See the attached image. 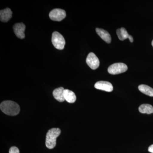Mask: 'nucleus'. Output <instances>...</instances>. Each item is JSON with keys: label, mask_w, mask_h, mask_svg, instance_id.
I'll return each mask as SVG.
<instances>
[{"label": "nucleus", "mask_w": 153, "mask_h": 153, "mask_svg": "<svg viewBox=\"0 0 153 153\" xmlns=\"http://www.w3.org/2000/svg\"><path fill=\"white\" fill-rule=\"evenodd\" d=\"M86 62L88 65L93 70H95L99 66L100 61L98 58L93 52L89 53L86 58Z\"/></svg>", "instance_id": "nucleus-6"}, {"label": "nucleus", "mask_w": 153, "mask_h": 153, "mask_svg": "<svg viewBox=\"0 0 153 153\" xmlns=\"http://www.w3.org/2000/svg\"><path fill=\"white\" fill-rule=\"evenodd\" d=\"M0 108L3 113L10 116H16L20 112V106L18 103L11 100H6L1 103Z\"/></svg>", "instance_id": "nucleus-1"}, {"label": "nucleus", "mask_w": 153, "mask_h": 153, "mask_svg": "<svg viewBox=\"0 0 153 153\" xmlns=\"http://www.w3.org/2000/svg\"><path fill=\"white\" fill-rule=\"evenodd\" d=\"M128 70V66L125 63H115L108 67V71L109 74H117L126 72Z\"/></svg>", "instance_id": "nucleus-4"}, {"label": "nucleus", "mask_w": 153, "mask_h": 153, "mask_svg": "<svg viewBox=\"0 0 153 153\" xmlns=\"http://www.w3.org/2000/svg\"><path fill=\"white\" fill-rule=\"evenodd\" d=\"M116 33L120 41H124L127 38H129L130 36V35H129L126 30L123 27L118 29L117 30Z\"/></svg>", "instance_id": "nucleus-13"}, {"label": "nucleus", "mask_w": 153, "mask_h": 153, "mask_svg": "<svg viewBox=\"0 0 153 153\" xmlns=\"http://www.w3.org/2000/svg\"><path fill=\"white\" fill-rule=\"evenodd\" d=\"M9 153H20L19 149L16 147H12L9 150Z\"/></svg>", "instance_id": "nucleus-16"}, {"label": "nucleus", "mask_w": 153, "mask_h": 153, "mask_svg": "<svg viewBox=\"0 0 153 153\" xmlns=\"http://www.w3.org/2000/svg\"><path fill=\"white\" fill-rule=\"evenodd\" d=\"M94 87L99 90L104 91L107 92H111L113 90L112 84L108 81H98L95 83Z\"/></svg>", "instance_id": "nucleus-8"}, {"label": "nucleus", "mask_w": 153, "mask_h": 153, "mask_svg": "<svg viewBox=\"0 0 153 153\" xmlns=\"http://www.w3.org/2000/svg\"><path fill=\"white\" fill-rule=\"evenodd\" d=\"M152 47H153V40L152 41Z\"/></svg>", "instance_id": "nucleus-19"}, {"label": "nucleus", "mask_w": 153, "mask_h": 153, "mask_svg": "<svg viewBox=\"0 0 153 153\" xmlns=\"http://www.w3.org/2000/svg\"><path fill=\"white\" fill-rule=\"evenodd\" d=\"M61 130L59 128H52L47 132L46 135V146L49 149L55 148L57 137L60 136Z\"/></svg>", "instance_id": "nucleus-2"}, {"label": "nucleus", "mask_w": 153, "mask_h": 153, "mask_svg": "<svg viewBox=\"0 0 153 153\" xmlns=\"http://www.w3.org/2000/svg\"><path fill=\"white\" fill-rule=\"evenodd\" d=\"M63 95H64L65 100L69 103H74L76 101V95L74 92L71 90L68 89H64Z\"/></svg>", "instance_id": "nucleus-11"}, {"label": "nucleus", "mask_w": 153, "mask_h": 153, "mask_svg": "<svg viewBox=\"0 0 153 153\" xmlns=\"http://www.w3.org/2000/svg\"><path fill=\"white\" fill-rule=\"evenodd\" d=\"M49 17L52 21L60 22L66 17L65 10L60 9H55L50 12Z\"/></svg>", "instance_id": "nucleus-5"}, {"label": "nucleus", "mask_w": 153, "mask_h": 153, "mask_svg": "<svg viewBox=\"0 0 153 153\" xmlns=\"http://www.w3.org/2000/svg\"><path fill=\"white\" fill-rule=\"evenodd\" d=\"M64 90V88L61 87L56 88L53 91V95L54 98L60 102H63L65 100L63 95Z\"/></svg>", "instance_id": "nucleus-12"}, {"label": "nucleus", "mask_w": 153, "mask_h": 153, "mask_svg": "<svg viewBox=\"0 0 153 153\" xmlns=\"http://www.w3.org/2000/svg\"><path fill=\"white\" fill-rule=\"evenodd\" d=\"M139 111L141 113L151 114L153 113V107L150 104H143L139 108Z\"/></svg>", "instance_id": "nucleus-15"}, {"label": "nucleus", "mask_w": 153, "mask_h": 153, "mask_svg": "<svg viewBox=\"0 0 153 153\" xmlns=\"http://www.w3.org/2000/svg\"><path fill=\"white\" fill-rule=\"evenodd\" d=\"M138 89L141 92L146 95L150 97H153V88L150 86L142 84L138 86Z\"/></svg>", "instance_id": "nucleus-14"}, {"label": "nucleus", "mask_w": 153, "mask_h": 153, "mask_svg": "<svg viewBox=\"0 0 153 153\" xmlns=\"http://www.w3.org/2000/svg\"><path fill=\"white\" fill-rule=\"evenodd\" d=\"M96 33L103 40L108 44H110L111 41V36L107 31L103 29L97 28L96 29Z\"/></svg>", "instance_id": "nucleus-9"}, {"label": "nucleus", "mask_w": 153, "mask_h": 153, "mask_svg": "<svg viewBox=\"0 0 153 153\" xmlns=\"http://www.w3.org/2000/svg\"><path fill=\"white\" fill-rule=\"evenodd\" d=\"M52 44L56 49L62 50L64 49L66 42L63 36L57 32L52 33Z\"/></svg>", "instance_id": "nucleus-3"}, {"label": "nucleus", "mask_w": 153, "mask_h": 153, "mask_svg": "<svg viewBox=\"0 0 153 153\" xmlns=\"http://www.w3.org/2000/svg\"><path fill=\"white\" fill-rule=\"evenodd\" d=\"M148 151L150 153H153V144L149 147Z\"/></svg>", "instance_id": "nucleus-17"}, {"label": "nucleus", "mask_w": 153, "mask_h": 153, "mask_svg": "<svg viewBox=\"0 0 153 153\" xmlns=\"http://www.w3.org/2000/svg\"><path fill=\"white\" fill-rule=\"evenodd\" d=\"M14 33L18 38L23 39L25 38V32L26 26L23 23H17L13 27Z\"/></svg>", "instance_id": "nucleus-7"}, {"label": "nucleus", "mask_w": 153, "mask_h": 153, "mask_svg": "<svg viewBox=\"0 0 153 153\" xmlns=\"http://www.w3.org/2000/svg\"><path fill=\"white\" fill-rule=\"evenodd\" d=\"M12 11L9 8L5 9L4 10H1L0 11V20L1 22H7L12 17Z\"/></svg>", "instance_id": "nucleus-10"}, {"label": "nucleus", "mask_w": 153, "mask_h": 153, "mask_svg": "<svg viewBox=\"0 0 153 153\" xmlns=\"http://www.w3.org/2000/svg\"><path fill=\"white\" fill-rule=\"evenodd\" d=\"M129 39V41L131 42H133L134 41L133 38L132 36H130L129 38H128Z\"/></svg>", "instance_id": "nucleus-18"}]
</instances>
